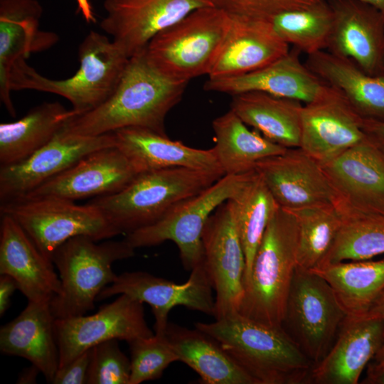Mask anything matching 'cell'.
Returning <instances> with one entry per match:
<instances>
[{
  "label": "cell",
  "instance_id": "7bdbcfd3",
  "mask_svg": "<svg viewBox=\"0 0 384 384\" xmlns=\"http://www.w3.org/2000/svg\"><path fill=\"white\" fill-rule=\"evenodd\" d=\"M363 129L367 136L384 146V122L363 119Z\"/></svg>",
  "mask_w": 384,
  "mask_h": 384
},
{
  "label": "cell",
  "instance_id": "ba28073f",
  "mask_svg": "<svg viewBox=\"0 0 384 384\" xmlns=\"http://www.w3.org/2000/svg\"><path fill=\"white\" fill-rule=\"evenodd\" d=\"M253 171L224 175L176 205L156 222L127 234L124 240L134 249L171 240L178 249L183 267L191 271L203 259L201 235L208 219L219 206L238 194Z\"/></svg>",
  "mask_w": 384,
  "mask_h": 384
},
{
  "label": "cell",
  "instance_id": "6da1fadb",
  "mask_svg": "<svg viewBox=\"0 0 384 384\" xmlns=\"http://www.w3.org/2000/svg\"><path fill=\"white\" fill-rule=\"evenodd\" d=\"M187 84L161 72L144 50L129 58L112 95L96 108L71 118L64 129L73 134L98 136L142 127L166 135V117L181 101Z\"/></svg>",
  "mask_w": 384,
  "mask_h": 384
},
{
  "label": "cell",
  "instance_id": "d4e9b609",
  "mask_svg": "<svg viewBox=\"0 0 384 384\" xmlns=\"http://www.w3.org/2000/svg\"><path fill=\"white\" fill-rule=\"evenodd\" d=\"M230 18L228 33L208 78L244 75L289 51V45L277 35L270 21L238 16Z\"/></svg>",
  "mask_w": 384,
  "mask_h": 384
},
{
  "label": "cell",
  "instance_id": "d590c367",
  "mask_svg": "<svg viewBox=\"0 0 384 384\" xmlns=\"http://www.w3.org/2000/svg\"><path fill=\"white\" fill-rule=\"evenodd\" d=\"M289 210L298 225L297 269L312 270L322 263L336 238L342 221L341 210L333 203Z\"/></svg>",
  "mask_w": 384,
  "mask_h": 384
},
{
  "label": "cell",
  "instance_id": "816d5d0a",
  "mask_svg": "<svg viewBox=\"0 0 384 384\" xmlns=\"http://www.w3.org/2000/svg\"><path fill=\"white\" fill-rule=\"evenodd\" d=\"M384 147V146H383Z\"/></svg>",
  "mask_w": 384,
  "mask_h": 384
},
{
  "label": "cell",
  "instance_id": "4fadbf2b",
  "mask_svg": "<svg viewBox=\"0 0 384 384\" xmlns=\"http://www.w3.org/2000/svg\"><path fill=\"white\" fill-rule=\"evenodd\" d=\"M54 334L60 368L102 342L117 339L129 343L154 334L145 319L143 303L122 294L94 314L55 319Z\"/></svg>",
  "mask_w": 384,
  "mask_h": 384
},
{
  "label": "cell",
  "instance_id": "8d00e7d4",
  "mask_svg": "<svg viewBox=\"0 0 384 384\" xmlns=\"http://www.w3.org/2000/svg\"><path fill=\"white\" fill-rule=\"evenodd\" d=\"M334 21L327 0L303 9L282 12L271 20L277 35L307 55L326 49Z\"/></svg>",
  "mask_w": 384,
  "mask_h": 384
},
{
  "label": "cell",
  "instance_id": "3957f363",
  "mask_svg": "<svg viewBox=\"0 0 384 384\" xmlns=\"http://www.w3.org/2000/svg\"><path fill=\"white\" fill-rule=\"evenodd\" d=\"M298 225L280 206L274 213L255 252L238 313L262 324L282 326L297 269Z\"/></svg>",
  "mask_w": 384,
  "mask_h": 384
},
{
  "label": "cell",
  "instance_id": "ee69618b",
  "mask_svg": "<svg viewBox=\"0 0 384 384\" xmlns=\"http://www.w3.org/2000/svg\"><path fill=\"white\" fill-rule=\"evenodd\" d=\"M367 369L363 383L384 384V364L373 361L369 363Z\"/></svg>",
  "mask_w": 384,
  "mask_h": 384
},
{
  "label": "cell",
  "instance_id": "4dcf8cb0",
  "mask_svg": "<svg viewBox=\"0 0 384 384\" xmlns=\"http://www.w3.org/2000/svg\"><path fill=\"white\" fill-rule=\"evenodd\" d=\"M58 102L34 107L20 119L0 124V166H6L27 159L48 144L73 117Z\"/></svg>",
  "mask_w": 384,
  "mask_h": 384
},
{
  "label": "cell",
  "instance_id": "5b68a950",
  "mask_svg": "<svg viewBox=\"0 0 384 384\" xmlns=\"http://www.w3.org/2000/svg\"><path fill=\"white\" fill-rule=\"evenodd\" d=\"M78 48L80 66L71 77L50 79L22 60L11 70V90L58 95L72 104L78 115L96 108L116 90L129 58L112 40L94 31L85 36Z\"/></svg>",
  "mask_w": 384,
  "mask_h": 384
},
{
  "label": "cell",
  "instance_id": "52a82bcc",
  "mask_svg": "<svg viewBox=\"0 0 384 384\" xmlns=\"http://www.w3.org/2000/svg\"><path fill=\"white\" fill-rule=\"evenodd\" d=\"M230 23V16L215 6L196 9L156 34L145 48L146 55L173 80L188 82L208 76Z\"/></svg>",
  "mask_w": 384,
  "mask_h": 384
},
{
  "label": "cell",
  "instance_id": "7402d4cb",
  "mask_svg": "<svg viewBox=\"0 0 384 384\" xmlns=\"http://www.w3.org/2000/svg\"><path fill=\"white\" fill-rule=\"evenodd\" d=\"M43 11L37 0H0V98L13 117L10 75L14 65L31 53L49 49L59 38L40 29Z\"/></svg>",
  "mask_w": 384,
  "mask_h": 384
},
{
  "label": "cell",
  "instance_id": "d6a6232c",
  "mask_svg": "<svg viewBox=\"0 0 384 384\" xmlns=\"http://www.w3.org/2000/svg\"><path fill=\"white\" fill-rule=\"evenodd\" d=\"M310 271L329 284L347 316L368 313L384 290V259L344 261Z\"/></svg>",
  "mask_w": 384,
  "mask_h": 384
},
{
  "label": "cell",
  "instance_id": "ab89813d",
  "mask_svg": "<svg viewBox=\"0 0 384 384\" xmlns=\"http://www.w3.org/2000/svg\"><path fill=\"white\" fill-rule=\"evenodd\" d=\"M214 6L230 16L270 21L287 11L308 8L321 0H211Z\"/></svg>",
  "mask_w": 384,
  "mask_h": 384
},
{
  "label": "cell",
  "instance_id": "8fae6325",
  "mask_svg": "<svg viewBox=\"0 0 384 384\" xmlns=\"http://www.w3.org/2000/svg\"><path fill=\"white\" fill-rule=\"evenodd\" d=\"M203 260L215 292V319L239 311L244 294L245 252L229 199L211 214L201 235Z\"/></svg>",
  "mask_w": 384,
  "mask_h": 384
},
{
  "label": "cell",
  "instance_id": "f546056e",
  "mask_svg": "<svg viewBox=\"0 0 384 384\" xmlns=\"http://www.w3.org/2000/svg\"><path fill=\"white\" fill-rule=\"evenodd\" d=\"M303 104L262 92L232 96L230 110L247 126L286 148L299 147Z\"/></svg>",
  "mask_w": 384,
  "mask_h": 384
},
{
  "label": "cell",
  "instance_id": "f1b7e54d",
  "mask_svg": "<svg viewBox=\"0 0 384 384\" xmlns=\"http://www.w3.org/2000/svg\"><path fill=\"white\" fill-rule=\"evenodd\" d=\"M166 336L182 361L206 384H258L212 337L169 322Z\"/></svg>",
  "mask_w": 384,
  "mask_h": 384
},
{
  "label": "cell",
  "instance_id": "e0dca14e",
  "mask_svg": "<svg viewBox=\"0 0 384 384\" xmlns=\"http://www.w3.org/2000/svg\"><path fill=\"white\" fill-rule=\"evenodd\" d=\"M139 174L119 149L105 148L85 156L19 199L75 201L110 195L123 189Z\"/></svg>",
  "mask_w": 384,
  "mask_h": 384
},
{
  "label": "cell",
  "instance_id": "44dd1931",
  "mask_svg": "<svg viewBox=\"0 0 384 384\" xmlns=\"http://www.w3.org/2000/svg\"><path fill=\"white\" fill-rule=\"evenodd\" d=\"M384 346V321L368 313L347 316L327 354L311 371L317 384H356Z\"/></svg>",
  "mask_w": 384,
  "mask_h": 384
},
{
  "label": "cell",
  "instance_id": "f6af8a7d",
  "mask_svg": "<svg viewBox=\"0 0 384 384\" xmlns=\"http://www.w3.org/2000/svg\"><path fill=\"white\" fill-rule=\"evenodd\" d=\"M41 373L40 370L34 365L23 369L19 374L17 383L31 384L36 383L38 374Z\"/></svg>",
  "mask_w": 384,
  "mask_h": 384
},
{
  "label": "cell",
  "instance_id": "83f0119b",
  "mask_svg": "<svg viewBox=\"0 0 384 384\" xmlns=\"http://www.w3.org/2000/svg\"><path fill=\"white\" fill-rule=\"evenodd\" d=\"M305 64L338 90L363 119L384 122V73L369 75L353 60L324 50L307 55Z\"/></svg>",
  "mask_w": 384,
  "mask_h": 384
},
{
  "label": "cell",
  "instance_id": "484cf974",
  "mask_svg": "<svg viewBox=\"0 0 384 384\" xmlns=\"http://www.w3.org/2000/svg\"><path fill=\"white\" fill-rule=\"evenodd\" d=\"M116 147L136 170L143 172L184 167L224 174L211 149H196L142 127H126L113 132ZM225 175V174H224Z\"/></svg>",
  "mask_w": 384,
  "mask_h": 384
},
{
  "label": "cell",
  "instance_id": "7a4b0ae2",
  "mask_svg": "<svg viewBox=\"0 0 384 384\" xmlns=\"http://www.w3.org/2000/svg\"><path fill=\"white\" fill-rule=\"evenodd\" d=\"M258 384L309 381L312 362L282 326H269L240 313L197 322Z\"/></svg>",
  "mask_w": 384,
  "mask_h": 384
},
{
  "label": "cell",
  "instance_id": "9c48e42d",
  "mask_svg": "<svg viewBox=\"0 0 384 384\" xmlns=\"http://www.w3.org/2000/svg\"><path fill=\"white\" fill-rule=\"evenodd\" d=\"M1 215L11 217L39 250L51 260L55 250L76 236L96 241L121 233L95 206L56 199H18L0 203Z\"/></svg>",
  "mask_w": 384,
  "mask_h": 384
},
{
  "label": "cell",
  "instance_id": "e575fe53",
  "mask_svg": "<svg viewBox=\"0 0 384 384\" xmlns=\"http://www.w3.org/2000/svg\"><path fill=\"white\" fill-rule=\"evenodd\" d=\"M338 207L342 215L341 227L319 267L344 261L367 260L383 254L384 215Z\"/></svg>",
  "mask_w": 384,
  "mask_h": 384
},
{
  "label": "cell",
  "instance_id": "74e56055",
  "mask_svg": "<svg viewBox=\"0 0 384 384\" xmlns=\"http://www.w3.org/2000/svg\"><path fill=\"white\" fill-rule=\"evenodd\" d=\"M128 344L131 354L129 384L158 379L171 363L178 361L166 334L139 338Z\"/></svg>",
  "mask_w": 384,
  "mask_h": 384
},
{
  "label": "cell",
  "instance_id": "c3c4849f",
  "mask_svg": "<svg viewBox=\"0 0 384 384\" xmlns=\"http://www.w3.org/2000/svg\"><path fill=\"white\" fill-rule=\"evenodd\" d=\"M376 9L384 18V0H359Z\"/></svg>",
  "mask_w": 384,
  "mask_h": 384
},
{
  "label": "cell",
  "instance_id": "f35d334b",
  "mask_svg": "<svg viewBox=\"0 0 384 384\" xmlns=\"http://www.w3.org/2000/svg\"><path fill=\"white\" fill-rule=\"evenodd\" d=\"M130 359L111 339L92 348L87 384H129Z\"/></svg>",
  "mask_w": 384,
  "mask_h": 384
},
{
  "label": "cell",
  "instance_id": "4316f807",
  "mask_svg": "<svg viewBox=\"0 0 384 384\" xmlns=\"http://www.w3.org/2000/svg\"><path fill=\"white\" fill-rule=\"evenodd\" d=\"M50 302H28L20 314L0 329L3 354L28 360L51 383L59 366Z\"/></svg>",
  "mask_w": 384,
  "mask_h": 384
},
{
  "label": "cell",
  "instance_id": "60d3db41",
  "mask_svg": "<svg viewBox=\"0 0 384 384\" xmlns=\"http://www.w3.org/2000/svg\"><path fill=\"white\" fill-rule=\"evenodd\" d=\"M91 357L92 348L86 350L66 365L58 368L50 383H87Z\"/></svg>",
  "mask_w": 384,
  "mask_h": 384
},
{
  "label": "cell",
  "instance_id": "836d02e7",
  "mask_svg": "<svg viewBox=\"0 0 384 384\" xmlns=\"http://www.w3.org/2000/svg\"><path fill=\"white\" fill-rule=\"evenodd\" d=\"M232 199L235 203L236 223L245 256V287L249 280L257 249L279 205L255 169Z\"/></svg>",
  "mask_w": 384,
  "mask_h": 384
},
{
  "label": "cell",
  "instance_id": "30bf717a",
  "mask_svg": "<svg viewBox=\"0 0 384 384\" xmlns=\"http://www.w3.org/2000/svg\"><path fill=\"white\" fill-rule=\"evenodd\" d=\"M346 316L323 277L296 269L282 327L314 366L327 354Z\"/></svg>",
  "mask_w": 384,
  "mask_h": 384
},
{
  "label": "cell",
  "instance_id": "bcb514c9",
  "mask_svg": "<svg viewBox=\"0 0 384 384\" xmlns=\"http://www.w3.org/2000/svg\"><path fill=\"white\" fill-rule=\"evenodd\" d=\"M78 4V11L80 12L85 21L88 23H95L96 17L93 11L90 0H75Z\"/></svg>",
  "mask_w": 384,
  "mask_h": 384
},
{
  "label": "cell",
  "instance_id": "f907efd6",
  "mask_svg": "<svg viewBox=\"0 0 384 384\" xmlns=\"http://www.w3.org/2000/svg\"><path fill=\"white\" fill-rule=\"evenodd\" d=\"M383 214L384 215V212H383Z\"/></svg>",
  "mask_w": 384,
  "mask_h": 384
},
{
  "label": "cell",
  "instance_id": "7dc6e473",
  "mask_svg": "<svg viewBox=\"0 0 384 384\" xmlns=\"http://www.w3.org/2000/svg\"><path fill=\"white\" fill-rule=\"evenodd\" d=\"M368 313L378 316L384 321V290L381 292Z\"/></svg>",
  "mask_w": 384,
  "mask_h": 384
},
{
  "label": "cell",
  "instance_id": "5bb4252c",
  "mask_svg": "<svg viewBox=\"0 0 384 384\" xmlns=\"http://www.w3.org/2000/svg\"><path fill=\"white\" fill-rule=\"evenodd\" d=\"M114 146L113 132L83 136L67 132L63 128L27 159L0 167V203L23 198L85 156Z\"/></svg>",
  "mask_w": 384,
  "mask_h": 384
},
{
  "label": "cell",
  "instance_id": "d6986e66",
  "mask_svg": "<svg viewBox=\"0 0 384 384\" xmlns=\"http://www.w3.org/2000/svg\"><path fill=\"white\" fill-rule=\"evenodd\" d=\"M261 176L279 206L294 210L337 204L338 196L321 164L300 147L258 161Z\"/></svg>",
  "mask_w": 384,
  "mask_h": 384
},
{
  "label": "cell",
  "instance_id": "2e32d148",
  "mask_svg": "<svg viewBox=\"0 0 384 384\" xmlns=\"http://www.w3.org/2000/svg\"><path fill=\"white\" fill-rule=\"evenodd\" d=\"M363 119L338 90L327 85L302 106L299 147L321 164L329 162L366 138Z\"/></svg>",
  "mask_w": 384,
  "mask_h": 384
},
{
  "label": "cell",
  "instance_id": "7c38bea8",
  "mask_svg": "<svg viewBox=\"0 0 384 384\" xmlns=\"http://www.w3.org/2000/svg\"><path fill=\"white\" fill-rule=\"evenodd\" d=\"M191 272L188 280L183 284H176L146 272H123L101 291L97 300L124 294L148 304L155 319V334L165 335L169 314L176 306L214 316L213 287L203 259Z\"/></svg>",
  "mask_w": 384,
  "mask_h": 384
},
{
  "label": "cell",
  "instance_id": "ffe728a7",
  "mask_svg": "<svg viewBox=\"0 0 384 384\" xmlns=\"http://www.w3.org/2000/svg\"><path fill=\"white\" fill-rule=\"evenodd\" d=\"M334 14L326 50L371 75L384 73V18L359 0H327Z\"/></svg>",
  "mask_w": 384,
  "mask_h": 384
},
{
  "label": "cell",
  "instance_id": "ac0fdd59",
  "mask_svg": "<svg viewBox=\"0 0 384 384\" xmlns=\"http://www.w3.org/2000/svg\"><path fill=\"white\" fill-rule=\"evenodd\" d=\"M321 166L337 194V206L383 213L384 147L382 145L367 136Z\"/></svg>",
  "mask_w": 384,
  "mask_h": 384
},
{
  "label": "cell",
  "instance_id": "277c9868",
  "mask_svg": "<svg viewBox=\"0 0 384 384\" xmlns=\"http://www.w3.org/2000/svg\"><path fill=\"white\" fill-rule=\"evenodd\" d=\"M223 176L184 167L143 172L121 191L87 203L100 210L121 234H128L156 222L176 205Z\"/></svg>",
  "mask_w": 384,
  "mask_h": 384
},
{
  "label": "cell",
  "instance_id": "603a6c76",
  "mask_svg": "<svg viewBox=\"0 0 384 384\" xmlns=\"http://www.w3.org/2000/svg\"><path fill=\"white\" fill-rule=\"evenodd\" d=\"M300 51L292 50L255 71L238 76L208 78L204 90L232 96L249 92H262L297 100L302 104L319 97L327 84L299 59Z\"/></svg>",
  "mask_w": 384,
  "mask_h": 384
},
{
  "label": "cell",
  "instance_id": "681fc988",
  "mask_svg": "<svg viewBox=\"0 0 384 384\" xmlns=\"http://www.w3.org/2000/svg\"><path fill=\"white\" fill-rule=\"evenodd\" d=\"M373 361L384 364V346Z\"/></svg>",
  "mask_w": 384,
  "mask_h": 384
},
{
  "label": "cell",
  "instance_id": "9a60e30c",
  "mask_svg": "<svg viewBox=\"0 0 384 384\" xmlns=\"http://www.w3.org/2000/svg\"><path fill=\"white\" fill-rule=\"evenodd\" d=\"M212 6L211 0H105L100 27L131 58L161 31L195 10Z\"/></svg>",
  "mask_w": 384,
  "mask_h": 384
},
{
  "label": "cell",
  "instance_id": "8992f818",
  "mask_svg": "<svg viewBox=\"0 0 384 384\" xmlns=\"http://www.w3.org/2000/svg\"><path fill=\"white\" fill-rule=\"evenodd\" d=\"M97 242L76 236L53 252L51 260L61 282L60 292L50 303L55 319L82 316L93 309L99 294L117 277L113 263L134 255L135 249L125 240Z\"/></svg>",
  "mask_w": 384,
  "mask_h": 384
},
{
  "label": "cell",
  "instance_id": "cb8c5ba5",
  "mask_svg": "<svg viewBox=\"0 0 384 384\" xmlns=\"http://www.w3.org/2000/svg\"><path fill=\"white\" fill-rule=\"evenodd\" d=\"M0 274H8L33 302H50L61 290L53 262L9 215H1Z\"/></svg>",
  "mask_w": 384,
  "mask_h": 384
},
{
  "label": "cell",
  "instance_id": "1f68e13d",
  "mask_svg": "<svg viewBox=\"0 0 384 384\" xmlns=\"http://www.w3.org/2000/svg\"><path fill=\"white\" fill-rule=\"evenodd\" d=\"M215 146L212 148L225 175H238L255 170L265 158L281 154L288 148L276 144L247 125L231 110L212 123Z\"/></svg>",
  "mask_w": 384,
  "mask_h": 384
},
{
  "label": "cell",
  "instance_id": "b9f144b4",
  "mask_svg": "<svg viewBox=\"0 0 384 384\" xmlns=\"http://www.w3.org/2000/svg\"><path fill=\"white\" fill-rule=\"evenodd\" d=\"M18 289L16 282L8 274L0 276V315L2 316L10 306L11 297Z\"/></svg>",
  "mask_w": 384,
  "mask_h": 384
}]
</instances>
